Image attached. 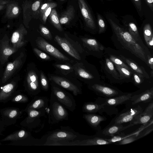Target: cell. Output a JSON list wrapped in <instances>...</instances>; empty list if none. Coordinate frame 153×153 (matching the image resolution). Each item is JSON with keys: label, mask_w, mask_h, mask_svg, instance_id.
<instances>
[{"label": "cell", "mask_w": 153, "mask_h": 153, "mask_svg": "<svg viewBox=\"0 0 153 153\" xmlns=\"http://www.w3.org/2000/svg\"><path fill=\"white\" fill-rule=\"evenodd\" d=\"M104 15L111 28L113 34L111 40L115 47L120 50L125 49L147 64L148 56L152 55L148 48L143 47L134 39L124 26L120 24L116 14L107 12Z\"/></svg>", "instance_id": "cell-1"}, {"label": "cell", "mask_w": 153, "mask_h": 153, "mask_svg": "<svg viewBox=\"0 0 153 153\" xmlns=\"http://www.w3.org/2000/svg\"><path fill=\"white\" fill-rule=\"evenodd\" d=\"M79 7L86 27L94 34L98 33L97 20L91 8L86 0H78Z\"/></svg>", "instance_id": "cell-2"}, {"label": "cell", "mask_w": 153, "mask_h": 153, "mask_svg": "<svg viewBox=\"0 0 153 153\" xmlns=\"http://www.w3.org/2000/svg\"><path fill=\"white\" fill-rule=\"evenodd\" d=\"M143 108L139 105L126 107L121 112L117 114L108 125L113 124H120L130 123L143 111Z\"/></svg>", "instance_id": "cell-3"}, {"label": "cell", "mask_w": 153, "mask_h": 153, "mask_svg": "<svg viewBox=\"0 0 153 153\" xmlns=\"http://www.w3.org/2000/svg\"><path fill=\"white\" fill-rule=\"evenodd\" d=\"M89 88L97 95L105 98L117 97L125 93L117 88L102 81L90 84Z\"/></svg>", "instance_id": "cell-4"}, {"label": "cell", "mask_w": 153, "mask_h": 153, "mask_svg": "<svg viewBox=\"0 0 153 153\" xmlns=\"http://www.w3.org/2000/svg\"><path fill=\"white\" fill-rule=\"evenodd\" d=\"M103 57L104 59H101L100 62L101 70L107 78L111 83L119 84L123 83L113 63L105 53Z\"/></svg>", "instance_id": "cell-5"}, {"label": "cell", "mask_w": 153, "mask_h": 153, "mask_svg": "<svg viewBox=\"0 0 153 153\" xmlns=\"http://www.w3.org/2000/svg\"><path fill=\"white\" fill-rule=\"evenodd\" d=\"M123 25L134 39L143 47L147 48L144 44L140 35L137 22L131 15L127 14L121 17Z\"/></svg>", "instance_id": "cell-6"}, {"label": "cell", "mask_w": 153, "mask_h": 153, "mask_svg": "<svg viewBox=\"0 0 153 153\" xmlns=\"http://www.w3.org/2000/svg\"><path fill=\"white\" fill-rule=\"evenodd\" d=\"M84 45L98 59L103 58L105 47L97 39L91 38H81Z\"/></svg>", "instance_id": "cell-7"}, {"label": "cell", "mask_w": 153, "mask_h": 153, "mask_svg": "<svg viewBox=\"0 0 153 153\" xmlns=\"http://www.w3.org/2000/svg\"><path fill=\"white\" fill-rule=\"evenodd\" d=\"M36 43L38 47L55 58L63 61H68L69 58L61 53L57 48L41 37L37 38Z\"/></svg>", "instance_id": "cell-8"}, {"label": "cell", "mask_w": 153, "mask_h": 153, "mask_svg": "<svg viewBox=\"0 0 153 153\" xmlns=\"http://www.w3.org/2000/svg\"><path fill=\"white\" fill-rule=\"evenodd\" d=\"M132 93L131 99L129 103L126 104V107L133 106L140 103L150 102L153 101V87L139 92Z\"/></svg>", "instance_id": "cell-9"}, {"label": "cell", "mask_w": 153, "mask_h": 153, "mask_svg": "<svg viewBox=\"0 0 153 153\" xmlns=\"http://www.w3.org/2000/svg\"><path fill=\"white\" fill-rule=\"evenodd\" d=\"M53 91L58 101L66 108L73 112L75 108V100L72 97L55 86L53 87Z\"/></svg>", "instance_id": "cell-10"}, {"label": "cell", "mask_w": 153, "mask_h": 153, "mask_svg": "<svg viewBox=\"0 0 153 153\" xmlns=\"http://www.w3.org/2000/svg\"><path fill=\"white\" fill-rule=\"evenodd\" d=\"M153 101L150 102L145 109L129 123L133 126L137 124L146 125L153 120Z\"/></svg>", "instance_id": "cell-11"}, {"label": "cell", "mask_w": 153, "mask_h": 153, "mask_svg": "<svg viewBox=\"0 0 153 153\" xmlns=\"http://www.w3.org/2000/svg\"><path fill=\"white\" fill-rule=\"evenodd\" d=\"M17 50L18 49L10 45L8 38L5 36L0 42V62L1 64L5 63L9 57Z\"/></svg>", "instance_id": "cell-12"}, {"label": "cell", "mask_w": 153, "mask_h": 153, "mask_svg": "<svg viewBox=\"0 0 153 153\" xmlns=\"http://www.w3.org/2000/svg\"><path fill=\"white\" fill-rule=\"evenodd\" d=\"M27 33L26 29L22 24L13 33L11 39L12 46L18 49L24 46L27 41L25 40V36Z\"/></svg>", "instance_id": "cell-13"}, {"label": "cell", "mask_w": 153, "mask_h": 153, "mask_svg": "<svg viewBox=\"0 0 153 153\" xmlns=\"http://www.w3.org/2000/svg\"><path fill=\"white\" fill-rule=\"evenodd\" d=\"M133 126V125L130 123L126 126H123V124H113L108 125L102 130L98 131L97 136L100 135L111 137Z\"/></svg>", "instance_id": "cell-14"}, {"label": "cell", "mask_w": 153, "mask_h": 153, "mask_svg": "<svg viewBox=\"0 0 153 153\" xmlns=\"http://www.w3.org/2000/svg\"><path fill=\"white\" fill-rule=\"evenodd\" d=\"M132 93H125L124 94L117 97L105 98L102 102L105 104L104 106L108 107H115L116 106L123 104H126L130 102Z\"/></svg>", "instance_id": "cell-15"}, {"label": "cell", "mask_w": 153, "mask_h": 153, "mask_svg": "<svg viewBox=\"0 0 153 153\" xmlns=\"http://www.w3.org/2000/svg\"><path fill=\"white\" fill-rule=\"evenodd\" d=\"M23 56V53H21L13 62L7 64L2 79L3 83L5 82L21 65L22 63V58Z\"/></svg>", "instance_id": "cell-16"}, {"label": "cell", "mask_w": 153, "mask_h": 153, "mask_svg": "<svg viewBox=\"0 0 153 153\" xmlns=\"http://www.w3.org/2000/svg\"><path fill=\"white\" fill-rule=\"evenodd\" d=\"M50 79L59 86L71 91L75 96L82 94L81 91L76 86L65 78L51 76L50 77Z\"/></svg>", "instance_id": "cell-17"}, {"label": "cell", "mask_w": 153, "mask_h": 153, "mask_svg": "<svg viewBox=\"0 0 153 153\" xmlns=\"http://www.w3.org/2000/svg\"><path fill=\"white\" fill-rule=\"evenodd\" d=\"M55 39L58 44L69 54L76 59L81 60L79 53L66 39L58 35H56Z\"/></svg>", "instance_id": "cell-18"}, {"label": "cell", "mask_w": 153, "mask_h": 153, "mask_svg": "<svg viewBox=\"0 0 153 153\" xmlns=\"http://www.w3.org/2000/svg\"><path fill=\"white\" fill-rule=\"evenodd\" d=\"M117 56L133 71L140 76L146 79L150 78L149 75L143 66H139L132 59L126 57L121 54H118Z\"/></svg>", "instance_id": "cell-19"}, {"label": "cell", "mask_w": 153, "mask_h": 153, "mask_svg": "<svg viewBox=\"0 0 153 153\" xmlns=\"http://www.w3.org/2000/svg\"><path fill=\"white\" fill-rule=\"evenodd\" d=\"M83 118L92 128L97 131L101 129L100 123L107 119L104 116L94 114H84Z\"/></svg>", "instance_id": "cell-20"}, {"label": "cell", "mask_w": 153, "mask_h": 153, "mask_svg": "<svg viewBox=\"0 0 153 153\" xmlns=\"http://www.w3.org/2000/svg\"><path fill=\"white\" fill-rule=\"evenodd\" d=\"M77 136L73 133L64 131L54 132L47 138V140L56 142L62 140H70L75 138Z\"/></svg>", "instance_id": "cell-21"}, {"label": "cell", "mask_w": 153, "mask_h": 153, "mask_svg": "<svg viewBox=\"0 0 153 153\" xmlns=\"http://www.w3.org/2000/svg\"><path fill=\"white\" fill-rule=\"evenodd\" d=\"M52 114L54 118L58 121L67 120L68 113L65 109L57 102L52 105Z\"/></svg>", "instance_id": "cell-22"}, {"label": "cell", "mask_w": 153, "mask_h": 153, "mask_svg": "<svg viewBox=\"0 0 153 153\" xmlns=\"http://www.w3.org/2000/svg\"><path fill=\"white\" fill-rule=\"evenodd\" d=\"M57 5L56 3L52 1L42 3L40 10L39 18L44 24L46 23L52 9L56 7Z\"/></svg>", "instance_id": "cell-23"}, {"label": "cell", "mask_w": 153, "mask_h": 153, "mask_svg": "<svg viewBox=\"0 0 153 153\" xmlns=\"http://www.w3.org/2000/svg\"><path fill=\"white\" fill-rule=\"evenodd\" d=\"M105 104L102 102H85L82 107V111L88 113H95L97 112L101 114L104 109Z\"/></svg>", "instance_id": "cell-24"}, {"label": "cell", "mask_w": 153, "mask_h": 153, "mask_svg": "<svg viewBox=\"0 0 153 153\" xmlns=\"http://www.w3.org/2000/svg\"><path fill=\"white\" fill-rule=\"evenodd\" d=\"M32 3L31 1L26 0L22 5L23 23L27 28H29V22L33 18L31 9Z\"/></svg>", "instance_id": "cell-25"}, {"label": "cell", "mask_w": 153, "mask_h": 153, "mask_svg": "<svg viewBox=\"0 0 153 153\" xmlns=\"http://www.w3.org/2000/svg\"><path fill=\"white\" fill-rule=\"evenodd\" d=\"M78 143V145L83 146L105 145L111 144L107 140L106 138L97 136L83 140Z\"/></svg>", "instance_id": "cell-26"}, {"label": "cell", "mask_w": 153, "mask_h": 153, "mask_svg": "<svg viewBox=\"0 0 153 153\" xmlns=\"http://www.w3.org/2000/svg\"><path fill=\"white\" fill-rule=\"evenodd\" d=\"M75 10L74 7L70 5L66 10L62 12L59 18V21L61 24H68L74 18Z\"/></svg>", "instance_id": "cell-27"}, {"label": "cell", "mask_w": 153, "mask_h": 153, "mask_svg": "<svg viewBox=\"0 0 153 153\" xmlns=\"http://www.w3.org/2000/svg\"><path fill=\"white\" fill-rule=\"evenodd\" d=\"M20 13V8L16 3H8L4 17L10 19L15 18L18 17Z\"/></svg>", "instance_id": "cell-28"}, {"label": "cell", "mask_w": 153, "mask_h": 153, "mask_svg": "<svg viewBox=\"0 0 153 153\" xmlns=\"http://www.w3.org/2000/svg\"><path fill=\"white\" fill-rule=\"evenodd\" d=\"M118 72L121 79L123 83L132 82V75L133 71L126 68L114 65Z\"/></svg>", "instance_id": "cell-29"}, {"label": "cell", "mask_w": 153, "mask_h": 153, "mask_svg": "<svg viewBox=\"0 0 153 153\" xmlns=\"http://www.w3.org/2000/svg\"><path fill=\"white\" fill-rule=\"evenodd\" d=\"M143 33L145 42L148 47L153 49V33L149 23L145 24L143 28Z\"/></svg>", "instance_id": "cell-30"}, {"label": "cell", "mask_w": 153, "mask_h": 153, "mask_svg": "<svg viewBox=\"0 0 153 153\" xmlns=\"http://www.w3.org/2000/svg\"><path fill=\"white\" fill-rule=\"evenodd\" d=\"M27 80L29 88L33 91L38 89L39 84L37 75L33 71H30L27 75Z\"/></svg>", "instance_id": "cell-31"}, {"label": "cell", "mask_w": 153, "mask_h": 153, "mask_svg": "<svg viewBox=\"0 0 153 153\" xmlns=\"http://www.w3.org/2000/svg\"><path fill=\"white\" fill-rule=\"evenodd\" d=\"M15 84L11 82L4 85L0 92V100H2L7 98L13 91Z\"/></svg>", "instance_id": "cell-32"}, {"label": "cell", "mask_w": 153, "mask_h": 153, "mask_svg": "<svg viewBox=\"0 0 153 153\" xmlns=\"http://www.w3.org/2000/svg\"><path fill=\"white\" fill-rule=\"evenodd\" d=\"M105 53L107 55L109 59L114 65L125 68L128 70H132L116 54H110L105 51Z\"/></svg>", "instance_id": "cell-33"}, {"label": "cell", "mask_w": 153, "mask_h": 153, "mask_svg": "<svg viewBox=\"0 0 153 153\" xmlns=\"http://www.w3.org/2000/svg\"><path fill=\"white\" fill-rule=\"evenodd\" d=\"M48 16L51 23L59 31H62L63 29L60 23L57 12L55 9L54 8L52 9Z\"/></svg>", "instance_id": "cell-34"}, {"label": "cell", "mask_w": 153, "mask_h": 153, "mask_svg": "<svg viewBox=\"0 0 153 153\" xmlns=\"http://www.w3.org/2000/svg\"><path fill=\"white\" fill-rule=\"evenodd\" d=\"M42 3V0H35L32 2L31 9L32 17L34 19L39 18L40 10Z\"/></svg>", "instance_id": "cell-35"}, {"label": "cell", "mask_w": 153, "mask_h": 153, "mask_svg": "<svg viewBox=\"0 0 153 153\" xmlns=\"http://www.w3.org/2000/svg\"><path fill=\"white\" fill-rule=\"evenodd\" d=\"M97 22L98 28V33L100 34L105 32L107 29L106 22L104 18L98 12L96 13Z\"/></svg>", "instance_id": "cell-36"}, {"label": "cell", "mask_w": 153, "mask_h": 153, "mask_svg": "<svg viewBox=\"0 0 153 153\" xmlns=\"http://www.w3.org/2000/svg\"><path fill=\"white\" fill-rule=\"evenodd\" d=\"M27 134L24 130H22L14 134H11L4 138L2 140H17L24 139L27 136Z\"/></svg>", "instance_id": "cell-37"}, {"label": "cell", "mask_w": 153, "mask_h": 153, "mask_svg": "<svg viewBox=\"0 0 153 153\" xmlns=\"http://www.w3.org/2000/svg\"><path fill=\"white\" fill-rule=\"evenodd\" d=\"M45 100L42 98H39L35 100L29 107V110L39 109L44 106Z\"/></svg>", "instance_id": "cell-38"}, {"label": "cell", "mask_w": 153, "mask_h": 153, "mask_svg": "<svg viewBox=\"0 0 153 153\" xmlns=\"http://www.w3.org/2000/svg\"><path fill=\"white\" fill-rule=\"evenodd\" d=\"M126 136V135L125 133L120 132L109 138H107V139L112 144L120 141L125 138Z\"/></svg>", "instance_id": "cell-39"}, {"label": "cell", "mask_w": 153, "mask_h": 153, "mask_svg": "<svg viewBox=\"0 0 153 153\" xmlns=\"http://www.w3.org/2000/svg\"><path fill=\"white\" fill-rule=\"evenodd\" d=\"M133 4L138 13L141 18L143 16L141 0H131Z\"/></svg>", "instance_id": "cell-40"}, {"label": "cell", "mask_w": 153, "mask_h": 153, "mask_svg": "<svg viewBox=\"0 0 153 153\" xmlns=\"http://www.w3.org/2000/svg\"><path fill=\"white\" fill-rule=\"evenodd\" d=\"M39 28L41 32L45 37L50 40L52 39V35L49 30L46 27L40 25Z\"/></svg>", "instance_id": "cell-41"}, {"label": "cell", "mask_w": 153, "mask_h": 153, "mask_svg": "<svg viewBox=\"0 0 153 153\" xmlns=\"http://www.w3.org/2000/svg\"><path fill=\"white\" fill-rule=\"evenodd\" d=\"M40 81L42 88L45 90H47L48 88V81L42 72L40 74Z\"/></svg>", "instance_id": "cell-42"}, {"label": "cell", "mask_w": 153, "mask_h": 153, "mask_svg": "<svg viewBox=\"0 0 153 153\" xmlns=\"http://www.w3.org/2000/svg\"><path fill=\"white\" fill-rule=\"evenodd\" d=\"M33 51L41 59L45 60L50 59V57L49 56L38 49L34 48L33 49Z\"/></svg>", "instance_id": "cell-43"}, {"label": "cell", "mask_w": 153, "mask_h": 153, "mask_svg": "<svg viewBox=\"0 0 153 153\" xmlns=\"http://www.w3.org/2000/svg\"><path fill=\"white\" fill-rule=\"evenodd\" d=\"M55 66L57 68L61 70L67 71L69 70L71 71H73V68L68 65L64 64H56L55 65Z\"/></svg>", "instance_id": "cell-44"}, {"label": "cell", "mask_w": 153, "mask_h": 153, "mask_svg": "<svg viewBox=\"0 0 153 153\" xmlns=\"http://www.w3.org/2000/svg\"><path fill=\"white\" fill-rule=\"evenodd\" d=\"M41 112L35 109H30L29 111V115L30 118H33L39 116Z\"/></svg>", "instance_id": "cell-45"}, {"label": "cell", "mask_w": 153, "mask_h": 153, "mask_svg": "<svg viewBox=\"0 0 153 153\" xmlns=\"http://www.w3.org/2000/svg\"><path fill=\"white\" fill-rule=\"evenodd\" d=\"M13 100L16 102H26L27 101V98L21 95H19L16 97Z\"/></svg>", "instance_id": "cell-46"}, {"label": "cell", "mask_w": 153, "mask_h": 153, "mask_svg": "<svg viewBox=\"0 0 153 153\" xmlns=\"http://www.w3.org/2000/svg\"><path fill=\"white\" fill-rule=\"evenodd\" d=\"M147 62V65L152 70H153V58L152 55L148 56Z\"/></svg>", "instance_id": "cell-47"}, {"label": "cell", "mask_w": 153, "mask_h": 153, "mask_svg": "<svg viewBox=\"0 0 153 153\" xmlns=\"http://www.w3.org/2000/svg\"><path fill=\"white\" fill-rule=\"evenodd\" d=\"M145 2L151 10L153 11V0H145Z\"/></svg>", "instance_id": "cell-48"}, {"label": "cell", "mask_w": 153, "mask_h": 153, "mask_svg": "<svg viewBox=\"0 0 153 153\" xmlns=\"http://www.w3.org/2000/svg\"><path fill=\"white\" fill-rule=\"evenodd\" d=\"M17 114V112L16 110H13L11 111L9 114V116L10 118H13L15 117Z\"/></svg>", "instance_id": "cell-49"}, {"label": "cell", "mask_w": 153, "mask_h": 153, "mask_svg": "<svg viewBox=\"0 0 153 153\" xmlns=\"http://www.w3.org/2000/svg\"><path fill=\"white\" fill-rule=\"evenodd\" d=\"M8 1H7L0 0V5H5L8 4Z\"/></svg>", "instance_id": "cell-50"}, {"label": "cell", "mask_w": 153, "mask_h": 153, "mask_svg": "<svg viewBox=\"0 0 153 153\" xmlns=\"http://www.w3.org/2000/svg\"><path fill=\"white\" fill-rule=\"evenodd\" d=\"M4 7V5H0V11L3 10Z\"/></svg>", "instance_id": "cell-51"}, {"label": "cell", "mask_w": 153, "mask_h": 153, "mask_svg": "<svg viewBox=\"0 0 153 153\" xmlns=\"http://www.w3.org/2000/svg\"><path fill=\"white\" fill-rule=\"evenodd\" d=\"M151 76L152 77H153V70H152L151 72Z\"/></svg>", "instance_id": "cell-52"}, {"label": "cell", "mask_w": 153, "mask_h": 153, "mask_svg": "<svg viewBox=\"0 0 153 153\" xmlns=\"http://www.w3.org/2000/svg\"><path fill=\"white\" fill-rule=\"evenodd\" d=\"M102 3H103L104 0H99Z\"/></svg>", "instance_id": "cell-53"}, {"label": "cell", "mask_w": 153, "mask_h": 153, "mask_svg": "<svg viewBox=\"0 0 153 153\" xmlns=\"http://www.w3.org/2000/svg\"><path fill=\"white\" fill-rule=\"evenodd\" d=\"M107 0L108 1H113L114 0Z\"/></svg>", "instance_id": "cell-54"}, {"label": "cell", "mask_w": 153, "mask_h": 153, "mask_svg": "<svg viewBox=\"0 0 153 153\" xmlns=\"http://www.w3.org/2000/svg\"><path fill=\"white\" fill-rule=\"evenodd\" d=\"M60 0V1H64V0Z\"/></svg>", "instance_id": "cell-55"}]
</instances>
